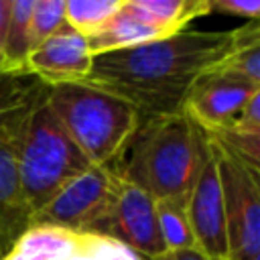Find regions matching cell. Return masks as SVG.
Returning <instances> with one entry per match:
<instances>
[{
    "label": "cell",
    "instance_id": "1",
    "mask_svg": "<svg viewBox=\"0 0 260 260\" xmlns=\"http://www.w3.org/2000/svg\"><path fill=\"white\" fill-rule=\"evenodd\" d=\"M232 30H191L93 57L85 85L130 104L140 120L173 116L195 79L213 69L232 49Z\"/></svg>",
    "mask_w": 260,
    "mask_h": 260
},
{
    "label": "cell",
    "instance_id": "2",
    "mask_svg": "<svg viewBox=\"0 0 260 260\" xmlns=\"http://www.w3.org/2000/svg\"><path fill=\"white\" fill-rule=\"evenodd\" d=\"M118 173L152 199L187 201L201 171L207 144L183 114L142 120Z\"/></svg>",
    "mask_w": 260,
    "mask_h": 260
},
{
    "label": "cell",
    "instance_id": "3",
    "mask_svg": "<svg viewBox=\"0 0 260 260\" xmlns=\"http://www.w3.org/2000/svg\"><path fill=\"white\" fill-rule=\"evenodd\" d=\"M45 100L89 165L118 167L142 124L130 104L85 83L47 87Z\"/></svg>",
    "mask_w": 260,
    "mask_h": 260
},
{
    "label": "cell",
    "instance_id": "4",
    "mask_svg": "<svg viewBox=\"0 0 260 260\" xmlns=\"http://www.w3.org/2000/svg\"><path fill=\"white\" fill-rule=\"evenodd\" d=\"M45 93L47 87L30 106L16 150L20 187L32 217L91 167L47 106Z\"/></svg>",
    "mask_w": 260,
    "mask_h": 260
},
{
    "label": "cell",
    "instance_id": "5",
    "mask_svg": "<svg viewBox=\"0 0 260 260\" xmlns=\"http://www.w3.org/2000/svg\"><path fill=\"white\" fill-rule=\"evenodd\" d=\"M118 167L91 165L32 217V225H53L77 234L104 236L118 195Z\"/></svg>",
    "mask_w": 260,
    "mask_h": 260
},
{
    "label": "cell",
    "instance_id": "6",
    "mask_svg": "<svg viewBox=\"0 0 260 260\" xmlns=\"http://www.w3.org/2000/svg\"><path fill=\"white\" fill-rule=\"evenodd\" d=\"M205 142L217 165L230 260H252L260 256V171L250 169L219 144L207 138Z\"/></svg>",
    "mask_w": 260,
    "mask_h": 260
},
{
    "label": "cell",
    "instance_id": "7",
    "mask_svg": "<svg viewBox=\"0 0 260 260\" xmlns=\"http://www.w3.org/2000/svg\"><path fill=\"white\" fill-rule=\"evenodd\" d=\"M2 260H142L124 244L95 234L32 225Z\"/></svg>",
    "mask_w": 260,
    "mask_h": 260
},
{
    "label": "cell",
    "instance_id": "8",
    "mask_svg": "<svg viewBox=\"0 0 260 260\" xmlns=\"http://www.w3.org/2000/svg\"><path fill=\"white\" fill-rule=\"evenodd\" d=\"M258 93L260 85L232 73L209 69L195 79L181 112L201 134H213L230 126Z\"/></svg>",
    "mask_w": 260,
    "mask_h": 260
},
{
    "label": "cell",
    "instance_id": "9",
    "mask_svg": "<svg viewBox=\"0 0 260 260\" xmlns=\"http://www.w3.org/2000/svg\"><path fill=\"white\" fill-rule=\"evenodd\" d=\"M35 102L10 112L0 124V252L4 256L18 238L32 228V215L20 187L16 150L22 124Z\"/></svg>",
    "mask_w": 260,
    "mask_h": 260
},
{
    "label": "cell",
    "instance_id": "10",
    "mask_svg": "<svg viewBox=\"0 0 260 260\" xmlns=\"http://www.w3.org/2000/svg\"><path fill=\"white\" fill-rule=\"evenodd\" d=\"M185 211L195 248L201 254H205L209 260H230L219 175L209 146L201 171L197 175V181L185 201Z\"/></svg>",
    "mask_w": 260,
    "mask_h": 260
},
{
    "label": "cell",
    "instance_id": "11",
    "mask_svg": "<svg viewBox=\"0 0 260 260\" xmlns=\"http://www.w3.org/2000/svg\"><path fill=\"white\" fill-rule=\"evenodd\" d=\"M104 236L124 244L142 260H154L167 252L156 223L154 199L122 175Z\"/></svg>",
    "mask_w": 260,
    "mask_h": 260
},
{
    "label": "cell",
    "instance_id": "12",
    "mask_svg": "<svg viewBox=\"0 0 260 260\" xmlns=\"http://www.w3.org/2000/svg\"><path fill=\"white\" fill-rule=\"evenodd\" d=\"M93 55L89 53L87 39L65 22L30 51L26 59V73L47 87L71 85L87 79Z\"/></svg>",
    "mask_w": 260,
    "mask_h": 260
},
{
    "label": "cell",
    "instance_id": "13",
    "mask_svg": "<svg viewBox=\"0 0 260 260\" xmlns=\"http://www.w3.org/2000/svg\"><path fill=\"white\" fill-rule=\"evenodd\" d=\"M124 8L167 39L185 30L191 20L207 16L209 0H124Z\"/></svg>",
    "mask_w": 260,
    "mask_h": 260
},
{
    "label": "cell",
    "instance_id": "14",
    "mask_svg": "<svg viewBox=\"0 0 260 260\" xmlns=\"http://www.w3.org/2000/svg\"><path fill=\"white\" fill-rule=\"evenodd\" d=\"M35 0H10L8 22L2 45V75H28L26 59L35 49L30 16Z\"/></svg>",
    "mask_w": 260,
    "mask_h": 260
},
{
    "label": "cell",
    "instance_id": "15",
    "mask_svg": "<svg viewBox=\"0 0 260 260\" xmlns=\"http://www.w3.org/2000/svg\"><path fill=\"white\" fill-rule=\"evenodd\" d=\"M158 39L162 37L150 26H146L144 22H140L136 16H132L124 8V0H122L120 10L106 22V26L100 28L95 35L87 37V47H89V53L98 57L104 53L130 49V47L144 45V43L158 41Z\"/></svg>",
    "mask_w": 260,
    "mask_h": 260
},
{
    "label": "cell",
    "instance_id": "16",
    "mask_svg": "<svg viewBox=\"0 0 260 260\" xmlns=\"http://www.w3.org/2000/svg\"><path fill=\"white\" fill-rule=\"evenodd\" d=\"M234 32L236 39L230 53L213 69L260 85V20H248L244 26L234 28Z\"/></svg>",
    "mask_w": 260,
    "mask_h": 260
},
{
    "label": "cell",
    "instance_id": "17",
    "mask_svg": "<svg viewBox=\"0 0 260 260\" xmlns=\"http://www.w3.org/2000/svg\"><path fill=\"white\" fill-rule=\"evenodd\" d=\"M154 213L158 232L167 252L195 248L185 203L177 199H154Z\"/></svg>",
    "mask_w": 260,
    "mask_h": 260
},
{
    "label": "cell",
    "instance_id": "18",
    "mask_svg": "<svg viewBox=\"0 0 260 260\" xmlns=\"http://www.w3.org/2000/svg\"><path fill=\"white\" fill-rule=\"evenodd\" d=\"M122 0H65V22L81 37H91L120 10Z\"/></svg>",
    "mask_w": 260,
    "mask_h": 260
},
{
    "label": "cell",
    "instance_id": "19",
    "mask_svg": "<svg viewBox=\"0 0 260 260\" xmlns=\"http://www.w3.org/2000/svg\"><path fill=\"white\" fill-rule=\"evenodd\" d=\"M45 87L32 75H0V124L10 112L35 102Z\"/></svg>",
    "mask_w": 260,
    "mask_h": 260
},
{
    "label": "cell",
    "instance_id": "20",
    "mask_svg": "<svg viewBox=\"0 0 260 260\" xmlns=\"http://www.w3.org/2000/svg\"><path fill=\"white\" fill-rule=\"evenodd\" d=\"M65 24V0H35L30 30L35 47Z\"/></svg>",
    "mask_w": 260,
    "mask_h": 260
},
{
    "label": "cell",
    "instance_id": "21",
    "mask_svg": "<svg viewBox=\"0 0 260 260\" xmlns=\"http://www.w3.org/2000/svg\"><path fill=\"white\" fill-rule=\"evenodd\" d=\"M213 12L260 20V0H209V14Z\"/></svg>",
    "mask_w": 260,
    "mask_h": 260
},
{
    "label": "cell",
    "instance_id": "22",
    "mask_svg": "<svg viewBox=\"0 0 260 260\" xmlns=\"http://www.w3.org/2000/svg\"><path fill=\"white\" fill-rule=\"evenodd\" d=\"M154 260H209L205 254H201L197 248H187V250H173V252H165L162 256L154 258Z\"/></svg>",
    "mask_w": 260,
    "mask_h": 260
},
{
    "label": "cell",
    "instance_id": "23",
    "mask_svg": "<svg viewBox=\"0 0 260 260\" xmlns=\"http://www.w3.org/2000/svg\"><path fill=\"white\" fill-rule=\"evenodd\" d=\"M8 10H10V0H0V65H2V45H4V32H6V22H8Z\"/></svg>",
    "mask_w": 260,
    "mask_h": 260
},
{
    "label": "cell",
    "instance_id": "24",
    "mask_svg": "<svg viewBox=\"0 0 260 260\" xmlns=\"http://www.w3.org/2000/svg\"><path fill=\"white\" fill-rule=\"evenodd\" d=\"M252 260H260V256H256V258H252Z\"/></svg>",
    "mask_w": 260,
    "mask_h": 260
},
{
    "label": "cell",
    "instance_id": "25",
    "mask_svg": "<svg viewBox=\"0 0 260 260\" xmlns=\"http://www.w3.org/2000/svg\"><path fill=\"white\" fill-rule=\"evenodd\" d=\"M2 258H4V254H2V252H0V260H2Z\"/></svg>",
    "mask_w": 260,
    "mask_h": 260
}]
</instances>
